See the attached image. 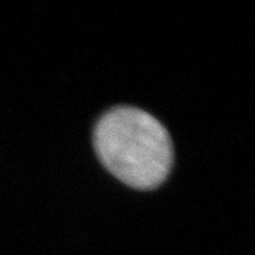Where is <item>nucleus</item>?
Segmentation results:
<instances>
[{
  "instance_id": "obj_1",
  "label": "nucleus",
  "mask_w": 255,
  "mask_h": 255,
  "mask_svg": "<svg viewBox=\"0 0 255 255\" xmlns=\"http://www.w3.org/2000/svg\"><path fill=\"white\" fill-rule=\"evenodd\" d=\"M94 143L104 166L133 189H155L172 169L173 146L167 130L136 108L107 112L95 128Z\"/></svg>"
}]
</instances>
